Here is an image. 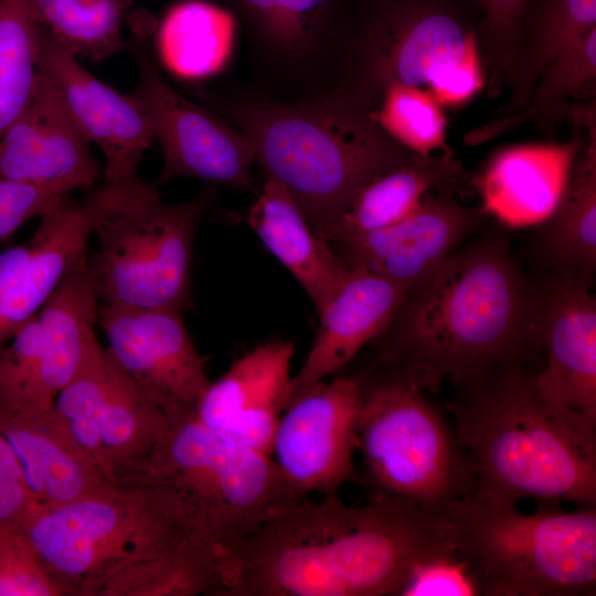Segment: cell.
<instances>
[{
  "label": "cell",
  "mask_w": 596,
  "mask_h": 596,
  "mask_svg": "<svg viewBox=\"0 0 596 596\" xmlns=\"http://www.w3.org/2000/svg\"><path fill=\"white\" fill-rule=\"evenodd\" d=\"M370 117L415 153H453L446 141L444 107L426 88L391 86Z\"/></svg>",
  "instance_id": "d6a6232c"
},
{
  "label": "cell",
  "mask_w": 596,
  "mask_h": 596,
  "mask_svg": "<svg viewBox=\"0 0 596 596\" xmlns=\"http://www.w3.org/2000/svg\"><path fill=\"white\" fill-rule=\"evenodd\" d=\"M68 193L56 185L0 178V243Z\"/></svg>",
  "instance_id": "8d00e7d4"
},
{
  "label": "cell",
  "mask_w": 596,
  "mask_h": 596,
  "mask_svg": "<svg viewBox=\"0 0 596 596\" xmlns=\"http://www.w3.org/2000/svg\"><path fill=\"white\" fill-rule=\"evenodd\" d=\"M482 13L475 0H358L349 51L327 99L368 116L393 85L428 89L445 106L482 91Z\"/></svg>",
  "instance_id": "5b68a950"
},
{
  "label": "cell",
  "mask_w": 596,
  "mask_h": 596,
  "mask_svg": "<svg viewBox=\"0 0 596 596\" xmlns=\"http://www.w3.org/2000/svg\"><path fill=\"white\" fill-rule=\"evenodd\" d=\"M100 166L50 79L39 71L31 98L0 138V178L61 187H92Z\"/></svg>",
  "instance_id": "44dd1931"
},
{
  "label": "cell",
  "mask_w": 596,
  "mask_h": 596,
  "mask_svg": "<svg viewBox=\"0 0 596 596\" xmlns=\"http://www.w3.org/2000/svg\"><path fill=\"white\" fill-rule=\"evenodd\" d=\"M0 433L14 450L39 508L61 505L113 483L52 409L36 418L0 414Z\"/></svg>",
  "instance_id": "cb8c5ba5"
},
{
  "label": "cell",
  "mask_w": 596,
  "mask_h": 596,
  "mask_svg": "<svg viewBox=\"0 0 596 596\" xmlns=\"http://www.w3.org/2000/svg\"><path fill=\"white\" fill-rule=\"evenodd\" d=\"M593 29L596 0H528L505 78L509 98L500 117L520 110L542 72Z\"/></svg>",
  "instance_id": "484cf974"
},
{
  "label": "cell",
  "mask_w": 596,
  "mask_h": 596,
  "mask_svg": "<svg viewBox=\"0 0 596 596\" xmlns=\"http://www.w3.org/2000/svg\"><path fill=\"white\" fill-rule=\"evenodd\" d=\"M524 361L453 382L448 403L472 496L596 508V423L547 400Z\"/></svg>",
  "instance_id": "3957f363"
},
{
  "label": "cell",
  "mask_w": 596,
  "mask_h": 596,
  "mask_svg": "<svg viewBox=\"0 0 596 596\" xmlns=\"http://www.w3.org/2000/svg\"><path fill=\"white\" fill-rule=\"evenodd\" d=\"M395 596L481 595L468 565L451 549L415 564Z\"/></svg>",
  "instance_id": "d590c367"
},
{
  "label": "cell",
  "mask_w": 596,
  "mask_h": 596,
  "mask_svg": "<svg viewBox=\"0 0 596 596\" xmlns=\"http://www.w3.org/2000/svg\"><path fill=\"white\" fill-rule=\"evenodd\" d=\"M577 152L541 247L558 275L592 279L596 266V129Z\"/></svg>",
  "instance_id": "4316f807"
},
{
  "label": "cell",
  "mask_w": 596,
  "mask_h": 596,
  "mask_svg": "<svg viewBox=\"0 0 596 596\" xmlns=\"http://www.w3.org/2000/svg\"><path fill=\"white\" fill-rule=\"evenodd\" d=\"M36 55L39 71L50 79L85 138L103 151L105 182L136 178L156 140L142 99L135 92L123 95L96 78L39 24Z\"/></svg>",
  "instance_id": "e0dca14e"
},
{
  "label": "cell",
  "mask_w": 596,
  "mask_h": 596,
  "mask_svg": "<svg viewBox=\"0 0 596 596\" xmlns=\"http://www.w3.org/2000/svg\"><path fill=\"white\" fill-rule=\"evenodd\" d=\"M425 392L396 370L371 383L364 374L358 449L375 491L441 514L472 494L473 477L453 424Z\"/></svg>",
  "instance_id": "30bf717a"
},
{
  "label": "cell",
  "mask_w": 596,
  "mask_h": 596,
  "mask_svg": "<svg viewBox=\"0 0 596 596\" xmlns=\"http://www.w3.org/2000/svg\"><path fill=\"white\" fill-rule=\"evenodd\" d=\"M36 33L32 0H0V138L31 98Z\"/></svg>",
  "instance_id": "1f68e13d"
},
{
  "label": "cell",
  "mask_w": 596,
  "mask_h": 596,
  "mask_svg": "<svg viewBox=\"0 0 596 596\" xmlns=\"http://www.w3.org/2000/svg\"><path fill=\"white\" fill-rule=\"evenodd\" d=\"M38 508L19 459L0 433V530L23 532Z\"/></svg>",
  "instance_id": "74e56055"
},
{
  "label": "cell",
  "mask_w": 596,
  "mask_h": 596,
  "mask_svg": "<svg viewBox=\"0 0 596 596\" xmlns=\"http://www.w3.org/2000/svg\"><path fill=\"white\" fill-rule=\"evenodd\" d=\"M118 187V182H105L83 203L64 196L40 216L28 242L0 253V351L87 255L94 226Z\"/></svg>",
  "instance_id": "2e32d148"
},
{
  "label": "cell",
  "mask_w": 596,
  "mask_h": 596,
  "mask_svg": "<svg viewBox=\"0 0 596 596\" xmlns=\"http://www.w3.org/2000/svg\"><path fill=\"white\" fill-rule=\"evenodd\" d=\"M97 324L113 360L150 402L168 417L194 413L211 381L182 312L102 302Z\"/></svg>",
  "instance_id": "9a60e30c"
},
{
  "label": "cell",
  "mask_w": 596,
  "mask_h": 596,
  "mask_svg": "<svg viewBox=\"0 0 596 596\" xmlns=\"http://www.w3.org/2000/svg\"><path fill=\"white\" fill-rule=\"evenodd\" d=\"M214 199L205 187L188 201L163 204L156 185L138 177L120 182L94 226L98 246L87 256L98 300L183 312L198 225Z\"/></svg>",
  "instance_id": "9c48e42d"
},
{
  "label": "cell",
  "mask_w": 596,
  "mask_h": 596,
  "mask_svg": "<svg viewBox=\"0 0 596 596\" xmlns=\"http://www.w3.org/2000/svg\"><path fill=\"white\" fill-rule=\"evenodd\" d=\"M481 222V212L454 194L430 192L397 223L332 244L348 267L365 268L411 289L456 252Z\"/></svg>",
  "instance_id": "d6986e66"
},
{
  "label": "cell",
  "mask_w": 596,
  "mask_h": 596,
  "mask_svg": "<svg viewBox=\"0 0 596 596\" xmlns=\"http://www.w3.org/2000/svg\"><path fill=\"white\" fill-rule=\"evenodd\" d=\"M52 412L113 483L138 473L169 418L98 340L56 396Z\"/></svg>",
  "instance_id": "7c38bea8"
},
{
  "label": "cell",
  "mask_w": 596,
  "mask_h": 596,
  "mask_svg": "<svg viewBox=\"0 0 596 596\" xmlns=\"http://www.w3.org/2000/svg\"><path fill=\"white\" fill-rule=\"evenodd\" d=\"M364 374L322 380L291 395L270 457L300 493L331 494L353 475Z\"/></svg>",
  "instance_id": "5bb4252c"
},
{
  "label": "cell",
  "mask_w": 596,
  "mask_h": 596,
  "mask_svg": "<svg viewBox=\"0 0 596 596\" xmlns=\"http://www.w3.org/2000/svg\"><path fill=\"white\" fill-rule=\"evenodd\" d=\"M236 20L232 12L204 0H184L164 14L158 45L168 67L185 78L221 71L233 49Z\"/></svg>",
  "instance_id": "83f0119b"
},
{
  "label": "cell",
  "mask_w": 596,
  "mask_h": 596,
  "mask_svg": "<svg viewBox=\"0 0 596 596\" xmlns=\"http://www.w3.org/2000/svg\"><path fill=\"white\" fill-rule=\"evenodd\" d=\"M246 40L256 92L315 104L337 89L358 0H227Z\"/></svg>",
  "instance_id": "8fae6325"
},
{
  "label": "cell",
  "mask_w": 596,
  "mask_h": 596,
  "mask_svg": "<svg viewBox=\"0 0 596 596\" xmlns=\"http://www.w3.org/2000/svg\"><path fill=\"white\" fill-rule=\"evenodd\" d=\"M590 286L558 275L539 295L536 338L546 362L534 381L547 400L596 423V299Z\"/></svg>",
  "instance_id": "ffe728a7"
},
{
  "label": "cell",
  "mask_w": 596,
  "mask_h": 596,
  "mask_svg": "<svg viewBox=\"0 0 596 596\" xmlns=\"http://www.w3.org/2000/svg\"><path fill=\"white\" fill-rule=\"evenodd\" d=\"M536 295L508 242L482 237L454 252L408 291L382 360L426 392L540 351Z\"/></svg>",
  "instance_id": "7a4b0ae2"
},
{
  "label": "cell",
  "mask_w": 596,
  "mask_h": 596,
  "mask_svg": "<svg viewBox=\"0 0 596 596\" xmlns=\"http://www.w3.org/2000/svg\"><path fill=\"white\" fill-rule=\"evenodd\" d=\"M409 289L365 268L348 267L336 294L318 315L320 326L297 374L292 394L345 366L369 342L380 339Z\"/></svg>",
  "instance_id": "7402d4cb"
},
{
  "label": "cell",
  "mask_w": 596,
  "mask_h": 596,
  "mask_svg": "<svg viewBox=\"0 0 596 596\" xmlns=\"http://www.w3.org/2000/svg\"><path fill=\"white\" fill-rule=\"evenodd\" d=\"M468 183L453 153H414L364 184L327 234L330 244L377 231L411 214L430 192L454 194Z\"/></svg>",
  "instance_id": "d4e9b609"
},
{
  "label": "cell",
  "mask_w": 596,
  "mask_h": 596,
  "mask_svg": "<svg viewBox=\"0 0 596 596\" xmlns=\"http://www.w3.org/2000/svg\"><path fill=\"white\" fill-rule=\"evenodd\" d=\"M0 596H62L22 532L0 530Z\"/></svg>",
  "instance_id": "e575fe53"
},
{
  "label": "cell",
  "mask_w": 596,
  "mask_h": 596,
  "mask_svg": "<svg viewBox=\"0 0 596 596\" xmlns=\"http://www.w3.org/2000/svg\"><path fill=\"white\" fill-rule=\"evenodd\" d=\"M151 21L142 20L127 42L139 71L135 93L147 106L162 150L158 183L196 178L234 189L251 188L256 161L252 140L203 105L174 91L161 75L149 46Z\"/></svg>",
  "instance_id": "4fadbf2b"
},
{
  "label": "cell",
  "mask_w": 596,
  "mask_h": 596,
  "mask_svg": "<svg viewBox=\"0 0 596 596\" xmlns=\"http://www.w3.org/2000/svg\"><path fill=\"white\" fill-rule=\"evenodd\" d=\"M595 79L596 29H593L542 72L520 110L472 129L465 136V142L479 145L529 124H554L561 107L586 86H595Z\"/></svg>",
  "instance_id": "f546056e"
},
{
  "label": "cell",
  "mask_w": 596,
  "mask_h": 596,
  "mask_svg": "<svg viewBox=\"0 0 596 596\" xmlns=\"http://www.w3.org/2000/svg\"><path fill=\"white\" fill-rule=\"evenodd\" d=\"M482 13L478 52L486 94L498 98L513 61L522 14L528 0H475Z\"/></svg>",
  "instance_id": "836d02e7"
},
{
  "label": "cell",
  "mask_w": 596,
  "mask_h": 596,
  "mask_svg": "<svg viewBox=\"0 0 596 596\" xmlns=\"http://www.w3.org/2000/svg\"><path fill=\"white\" fill-rule=\"evenodd\" d=\"M441 514L379 491L288 508L226 558L222 596L396 595L419 561L451 550Z\"/></svg>",
  "instance_id": "6da1fadb"
},
{
  "label": "cell",
  "mask_w": 596,
  "mask_h": 596,
  "mask_svg": "<svg viewBox=\"0 0 596 596\" xmlns=\"http://www.w3.org/2000/svg\"><path fill=\"white\" fill-rule=\"evenodd\" d=\"M247 223L301 285L319 315L348 272L330 242L312 228L291 194L273 179H266Z\"/></svg>",
  "instance_id": "603a6c76"
},
{
  "label": "cell",
  "mask_w": 596,
  "mask_h": 596,
  "mask_svg": "<svg viewBox=\"0 0 596 596\" xmlns=\"http://www.w3.org/2000/svg\"><path fill=\"white\" fill-rule=\"evenodd\" d=\"M191 94L252 140L266 179L287 189L326 240L364 184L415 153L366 114L332 99L294 104L235 84Z\"/></svg>",
  "instance_id": "277c9868"
},
{
  "label": "cell",
  "mask_w": 596,
  "mask_h": 596,
  "mask_svg": "<svg viewBox=\"0 0 596 596\" xmlns=\"http://www.w3.org/2000/svg\"><path fill=\"white\" fill-rule=\"evenodd\" d=\"M225 557L189 536L115 578L100 596H222Z\"/></svg>",
  "instance_id": "f1b7e54d"
},
{
  "label": "cell",
  "mask_w": 596,
  "mask_h": 596,
  "mask_svg": "<svg viewBox=\"0 0 596 596\" xmlns=\"http://www.w3.org/2000/svg\"><path fill=\"white\" fill-rule=\"evenodd\" d=\"M132 479L163 490L191 535L225 560L268 521L309 498L269 455L223 439L194 413L168 418Z\"/></svg>",
  "instance_id": "8992f818"
},
{
  "label": "cell",
  "mask_w": 596,
  "mask_h": 596,
  "mask_svg": "<svg viewBox=\"0 0 596 596\" xmlns=\"http://www.w3.org/2000/svg\"><path fill=\"white\" fill-rule=\"evenodd\" d=\"M441 517L481 596L595 595L596 508L523 513L470 494Z\"/></svg>",
  "instance_id": "52a82bcc"
},
{
  "label": "cell",
  "mask_w": 596,
  "mask_h": 596,
  "mask_svg": "<svg viewBox=\"0 0 596 596\" xmlns=\"http://www.w3.org/2000/svg\"><path fill=\"white\" fill-rule=\"evenodd\" d=\"M36 23L73 55L100 61L121 46L129 0H32Z\"/></svg>",
  "instance_id": "4dcf8cb0"
},
{
  "label": "cell",
  "mask_w": 596,
  "mask_h": 596,
  "mask_svg": "<svg viewBox=\"0 0 596 596\" xmlns=\"http://www.w3.org/2000/svg\"><path fill=\"white\" fill-rule=\"evenodd\" d=\"M295 343L273 339L236 359L211 382L194 411L211 432L270 456L274 434L292 394Z\"/></svg>",
  "instance_id": "ac0fdd59"
},
{
  "label": "cell",
  "mask_w": 596,
  "mask_h": 596,
  "mask_svg": "<svg viewBox=\"0 0 596 596\" xmlns=\"http://www.w3.org/2000/svg\"><path fill=\"white\" fill-rule=\"evenodd\" d=\"M22 533L62 596H100L129 568L193 536L168 494L142 479L38 508Z\"/></svg>",
  "instance_id": "ba28073f"
}]
</instances>
